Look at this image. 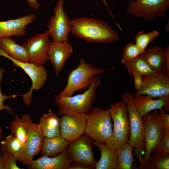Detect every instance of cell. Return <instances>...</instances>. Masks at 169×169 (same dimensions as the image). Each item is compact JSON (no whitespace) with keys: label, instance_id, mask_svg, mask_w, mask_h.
<instances>
[{"label":"cell","instance_id":"f1b7e54d","mask_svg":"<svg viewBox=\"0 0 169 169\" xmlns=\"http://www.w3.org/2000/svg\"><path fill=\"white\" fill-rule=\"evenodd\" d=\"M10 129L13 134L20 141L24 146L28 138V128L25 122L18 114L15 115Z\"/></svg>","mask_w":169,"mask_h":169},{"label":"cell","instance_id":"9c48e42d","mask_svg":"<svg viewBox=\"0 0 169 169\" xmlns=\"http://www.w3.org/2000/svg\"><path fill=\"white\" fill-rule=\"evenodd\" d=\"M169 8V0L130 1L126 12L136 18H142L147 22L154 20L156 16H165Z\"/></svg>","mask_w":169,"mask_h":169},{"label":"cell","instance_id":"8d00e7d4","mask_svg":"<svg viewBox=\"0 0 169 169\" xmlns=\"http://www.w3.org/2000/svg\"><path fill=\"white\" fill-rule=\"evenodd\" d=\"M132 77L134 78V84L135 88L137 91L138 90L143 84L142 77L137 74L133 75Z\"/></svg>","mask_w":169,"mask_h":169},{"label":"cell","instance_id":"d590c367","mask_svg":"<svg viewBox=\"0 0 169 169\" xmlns=\"http://www.w3.org/2000/svg\"><path fill=\"white\" fill-rule=\"evenodd\" d=\"M164 61V71L169 75V46L168 45L163 49Z\"/></svg>","mask_w":169,"mask_h":169},{"label":"cell","instance_id":"d6986e66","mask_svg":"<svg viewBox=\"0 0 169 169\" xmlns=\"http://www.w3.org/2000/svg\"><path fill=\"white\" fill-rule=\"evenodd\" d=\"M71 163L65 150L56 156H43L31 162L28 167L29 169H68Z\"/></svg>","mask_w":169,"mask_h":169},{"label":"cell","instance_id":"5bb4252c","mask_svg":"<svg viewBox=\"0 0 169 169\" xmlns=\"http://www.w3.org/2000/svg\"><path fill=\"white\" fill-rule=\"evenodd\" d=\"M47 30L44 33L36 34L29 38L23 45L29 56V62L38 66H42L49 60L48 51L51 41Z\"/></svg>","mask_w":169,"mask_h":169},{"label":"cell","instance_id":"7a4b0ae2","mask_svg":"<svg viewBox=\"0 0 169 169\" xmlns=\"http://www.w3.org/2000/svg\"><path fill=\"white\" fill-rule=\"evenodd\" d=\"M101 83L100 78L97 75L93 78L87 90L83 93L70 96L54 95L53 100L58 106V115L61 116L87 114L91 108L95 93Z\"/></svg>","mask_w":169,"mask_h":169},{"label":"cell","instance_id":"ab89813d","mask_svg":"<svg viewBox=\"0 0 169 169\" xmlns=\"http://www.w3.org/2000/svg\"><path fill=\"white\" fill-rule=\"evenodd\" d=\"M102 3L103 4H104L106 6V7L107 8L108 10L109 11V12H110V14L111 15V16L112 17L114 18V19L115 18L114 17V16H113V14L112 13H111V11L110 10V8H109V7L108 5V4H107V3L106 2V0H102Z\"/></svg>","mask_w":169,"mask_h":169},{"label":"cell","instance_id":"2e32d148","mask_svg":"<svg viewBox=\"0 0 169 169\" xmlns=\"http://www.w3.org/2000/svg\"><path fill=\"white\" fill-rule=\"evenodd\" d=\"M73 52L72 46L68 41L51 42L48 51L49 60L52 65L56 76L59 75L66 61Z\"/></svg>","mask_w":169,"mask_h":169},{"label":"cell","instance_id":"4fadbf2b","mask_svg":"<svg viewBox=\"0 0 169 169\" xmlns=\"http://www.w3.org/2000/svg\"><path fill=\"white\" fill-rule=\"evenodd\" d=\"M64 0H58L54 8V14L49 19L47 31L53 41H68L72 25L67 13L64 10Z\"/></svg>","mask_w":169,"mask_h":169},{"label":"cell","instance_id":"8992f818","mask_svg":"<svg viewBox=\"0 0 169 169\" xmlns=\"http://www.w3.org/2000/svg\"><path fill=\"white\" fill-rule=\"evenodd\" d=\"M108 69L97 68L81 58L79 65L69 73L66 86L59 95L70 96L79 90L86 89L91 84L95 76Z\"/></svg>","mask_w":169,"mask_h":169},{"label":"cell","instance_id":"4dcf8cb0","mask_svg":"<svg viewBox=\"0 0 169 169\" xmlns=\"http://www.w3.org/2000/svg\"><path fill=\"white\" fill-rule=\"evenodd\" d=\"M143 51L136 44L129 42L126 44L123 52L122 59H130L140 56Z\"/></svg>","mask_w":169,"mask_h":169},{"label":"cell","instance_id":"484cf974","mask_svg":"<svg viewBox=\"0 0 169 169\" xmlns=\"http://www.w3.org/2000/svg\"><path fill=\"white\" fill-rule=\"evenodd\" d=\"M133 147L128 143L117 150V163L115 169H132L136 161L133 156Z\"/></svg>","mask_w":169,"mask_h":169},{"label":"cell","instance_id":"74e56055","mask_svg":"<svg viewBox=\"0 0 169 169\" xmlns=\"http://www.w3.org/2000/svg\"><path fill=\"white\" fill-rule=\"evenodd\" d=\"M94 168L88 166L80 164H74L70 166L68 169H93Z\"/></svg>","mask_w":169,"mask_h":169},{"label":"cell","instance_id":"9a60e30c","mask_svg":"<svg viewBox=\"0 0 169 169\" xmlns=\"http://www.w3.org/2000/svg\"><path fill=\"white\" fill-rule=\"evenodd\" d=\"M86 115H64L59 118L61 136L69 143L84 134Z\"/></svg>","mask_w":169,"mask_h":169},{"label":"cell","instance_id":"7402d4cb","mask_svg":"<svg viewBox=\"0 0 169 169\" xmlns=\"http://www.w3.org/2000/svg\"><path fill=\"white\" fill-rule=\"evenodd\" d=\"M154 71H164L163 49L159 45L146 49L140 56Z\"/></svg>","mask_w":169,"mask_h":169},{"label":"cell","instance_id":"8fae6325","mask_svg":"<svg viewBox=\"0 0 169 169\" xmlns=\"http://www.w3.org/2000/svg\"><path fill=\"white\" fill-rule=\"evenodd\" d=\"M93 146L92 140L85 134L69 143L66 150L71 163L89 166L95 169L97 161L94 157Z\"/></svg>","mask_w":169,"mask_h":169},{"label":"cell","instance_id":"7c38bea8","mask_svg":"<svg viewBox=\"0 0 169 169\" xmlns=\"http://www.w3.org/2000/svg\"><path fill=\"white\" fill-rule=\"evenodd\" d=\"M142 79L141 87L133 96L145 95L159 98L169 95V75L164 71H155Z\"/></svg>","mask_w":169,"mask_h":169},{"label":"cell","instance_id":"83f0119b","mask_svg":"<svg viewBox=\"0 0 169 169\" xmlns=\"http://www.w3.org/2000/svg\"><path fill=\"white\" fill-rule=\"evenodd\" d=\"M169 153H154L150 156L143 169H169Z\"/></svg>","mask_w":169,"mask_h":169},{"label":"cell","instance_id":"ba28073f","mask_svg":"<svg viewBox=\"0 0 169 169\" xmlns=\"http://www.w3.org/2000/svg\"><path fill=\"white\" fill-rule=\"evenodd\" d=\"M142 118L144 125V142L145 148V155L140 162L139 168L143 169L151 155L153 149L162 139L164 130L157 110L149 112Z\"/></svg>","mask_w":169,"mask_h":169},{"label":"cell","instance_id":"cb8c5ba5","mask_svg":"<svg viewBox=\"0 0 169 169\" xmlns=\"http://www.w3.org/2000/svg\"><path fill=\"white\" fill-rule=\"evenodd\" d=\"M68 143L61 136L52 138L45 137L40 153L42 156H56L66 150Z\"/></svg>","mask_w":169,"mask_h":169},{"label":"cell","instance_id":"f35d334b","mask_svg":"<svg viewBox=\"0 0 169 169\" xmlns=\"http://www.w3.org/2000/svg\"><path fill=\"white\" fill-rule=\"evenodd\" d=\"M29 6L32 8L37 9L40 6V4L37 0H27Z\"/></svg>","mask_w":169,"mask_h":169},{"label":"cell","instance_id":"6da1fadb","mask_svg":"<svg viewBox=\"0 0 169 169\" xmlns=\"http://www.w3.org/2000/svg\"><path fill=\"white\" fill-rule=\"evenodd\" d=\"M71 33L86 42L106 44L120 39L110 25L101 19L83 17L71 19Z\"/></svg>","mask_w":169,"mask_h":169},{"label":"cell","instance_id":"d4e9b609","mask_svg":"<svg viewBox=\"0 0 169 169\" xmlns=\"http://www.w3.org/2000/svg\"><path fill=\"white\" fill-rule=\"evenodd\" d=\"M121 62L125 66L132 76L137 74L143 77L155 71L151 69L140 56L130 59H121Z\"/></svg>","mask_w":169,"mask_h":169},{"label":"cell","instance_id":"e0dca14e","mask_svg":"<svg viewBox=\"0 0 169 169\" xmlns=\"http://www.w3.org/2000/svg\"><path fill=\"white\" fill-rule=\"evenodd\" d=\"M147 95L133 96V103L138 114L141 117L151 111L164 109L166 112L169 111V95L158 99Z\"/></svg>","mask_w":169,"mask_h":169},{"label":"cell","instance_id":"277c9868","mask_svg":"<svg viewBox=\"0 0 169 169\" xmlns=\"http://www.w3.org/2000/svg\"><path fill=\"white\" fill-rule=\"evenodd\" d=\"M84 134L92 140L105 143L111 138L113 124L110 109L91 108L86 115Z\"/></svg>","mask_w":169,"mask_h":169},{"label":"cell","instance_id":"f546056e","mask_svg":"<svg viewBox=\"0 0 169 169\" xmlns=\"http://www.w3.org/2000/svg\"><path fill=\"white\" fill-rule=\"evenodd\" d=\"M159 35V32L155 30L147 33H145L140 31L137 33L134 38L135 44L143 51L148 45Z\"/></svg>","mask_w":169,"mask_h":169},{"label":"cell","instance_id":"30bf717a","mask_svg":"<svg viewBox=\"0 0 169 169\" xmlns=\"http://www.w3.org/2000/svg\"><path fill=\"white\" fill-rule=\"evenodd\" d=\"M0 56L6 57L11 60L16 66L22 69L31 79L32 85L27 93L18 95L27 106L32 103L31 98L33 90H38L43 86L48 78L47 71L44 65L38 66L30 62L24 63L14 59L7 55L0 49Z\"/></svg>","mask_w":169,"mask_h":169},{"label":"cell","instance_id":"4316f807","mask_svg":"<svg viewBox=\"0 0 169 169\" xmlns=\"http://www.w3.org/2000/svg\"><path fill=\"white\" fill-rule=\"evenodd\" d=\"M24 146L20 141L13 134L8 136L0 144V152H8L16 159L22 153Z\"/></svg>","mask_w":169,"mask_h":169},{"label":"cell","instance_id":"b9f144b4","mask_svg":"<svg viewBox=\"0 0 169 169\" xmlns=\"http://www.w3.org/2000/svg\"><path fill=\"white\" fill-rule=\"evenodd\" d=\"M3 136L2 130L0 125V141L1 140Z\"/></svg>","mask_w":169,"mask_h":169},{"label":"cell","instance_id":"44dd1931","mask_svg":"<svg viewBox=\"0 0 169 169\" xmlns=\"http://www.w3.org/2000/svg\"><path fill=\"white\" fill-rule=\"evenodd\" d=\"M93 145L100 150V157L95 166V169H115L117 163V151L108 147L101 142L93 140Z\"/></svg>","mask_w":169,"mask_h":169},{"label":"cell","instance_id":"60d3db41","mask_svg":"<svg viewBox=\"0 0 169 169\" xmlns=\"http://www.w3.org/2000/svg\"><path fill=\"white\" fill-rule=\"evenodd\" d=\"M0 169H3L2 159L1 154H0Z\"/></svg>","mask_w":169,"mask_h":169},{"label":"cell","instance_id":"1f68e13d","mask_svg":"<svg viewBox=\"0 0 169 169\" xmlns=\"http://www.w3.org/2000/svg\"><path fill=\"white\" fill-rule=\"evenodd\" d=\"M151 153H169V131L164 130L162 139Z\"/></svg>","mask_w":169,"mask_h":169},{"label":"cell","instance_id":"e575fe53","mask_svg":"<svg viewBox=\"0 0 169 169\" xmlns=\"http://www.w3.org/2000/svg\"><path fill=\"white\" fill-rule=\"evenodd\" d=\"M159 115L162 126L164 130L169 131V115L164 109L160 110Z\"/></svg>","mask_w":169,"mask_h":169},{"label":"cell","instance_id":"836d02e7","mask_svg":"<svg viewBox=\"0 0 169 169\" xmlns=\"http://www.w3.org/2000/svg\"><path fill=\"white\" fill-rule=\"evenodd\" d=\"M3 71L4 69L3 68L0 69V112L2 110H5L8 112L11 115H13L14 114L13 109L8 105H4L3 102L7 100L18 96V95H3L2 93L0 88L1 81Z\"/></svg>","mask_w":169,"mask_h":169},{"label":"cell","instance_id":"52a82bcc","mask_svg":"<svg viewBox=\"0 0 169 169\" xmlns=\"http://www.w3.org/2000/svg\"><path fill=\"white\" fill-rule=\"evenodd\" d=\"M21 118L27 127L28 138L22 153L16 160L22 165L28 166L33 160V157L40 153L45 137L39 124L33 122L29 114H23Z\"/></svg>","mask_w":169,"mask_h":169},{"label":"cell","instance_id":"ffe728a7","mask_svg":"<svg viewBox=\"0 0 169 169\" xmlns=\"http://www.w3.org/2000/svg\"><path fill=\"white\" fill-rule=\"evenodd\" d=\"M0 49L14 59L23 62H29V55L25 48L17 44L13 38H0Z\"/></svg>","mask_w":169,"mask_h":169},{"label":"cell","instance_id":"ac0fdd59","mask_svg":"<svg viewBox=\"0 0 169 169\" xmlns=\"http://www.w3.org/2000/svg\"><path fill=\"white\" fill-rule=\"evenodd\" d=\"M35 18L36 15L33 13L15 19L0 21V38L25 35L27 25L32 23Z\"/></svg>","mask_w":169,"mask_h":169},{"label":"cell","instance_id":"d6a6232c","mask_svg":"<svg viewBox=\"0 0 169 169\" xmlns=\"http://www.w3.org/2000/svg\"><path fill=\"white\" fill-rule=\"evenodd\" d=\"M3 169H22L16 164V160L12 153L8 152L1 153Z\"/></svg>","mask_w":169,"mask_h":169},{"label":"cell","instance_id":"7bdbcfd3","mask_svg":"<svg viewBox=\"0 0 169 169\" xmlns=\"http://www.w3.org/2000/svg\"><path fill=\"white\" fill-rule=\"evenodd\" d=\"M134 0V1H136V0Z\"/></svg>","mask_w":169,"mask_h":169},{"label":"cell","instance_id":"3957f363","mask_svg":"<svg viewBox=\"0 0 169 169\" xmlns=\"http://www.w3.org/2000/svg\"><path fill=\"white\" fill-rule=\"evenodd\" d=\"M109 109L113 121V131L111 138L104 144L117 150L128 143L130 133L128 113L123 100L111 104Z\"/></svg>","mask_w":169,"mask_h":169},{"label":"cell","instance_id":"5b68a950","mask_svg":"<svg viewBox=\"0 0 169 169\" xmlns=\"http://www.w3.org/2000/svg\"><path fill=\"white\" fill-rule=\"evenodd\" d=\"M121 98L126 104L129 119L130 133L128 143L134 148L135 157L140 161L142 155L145 152L143 118L138 114L134 107L132 93L125 92L122 95Z\"/></svg>","mask_w":169,"mask_h":169},{"label":"cell","instance_id":"603a6c76","mask_svg":"<svg viewBox=\"0 0 169 169\" xmlns=\"http://www.w3.org/2000/svg\"><path fill=\"white\" fill-rule=\"evenodd\" d=\"M38 124L45 137L61 136L59 118L55 114L49 112L44 114L40 118Z\"/></svg>","mask_w":169,"mask_h":169}]
</instances>
